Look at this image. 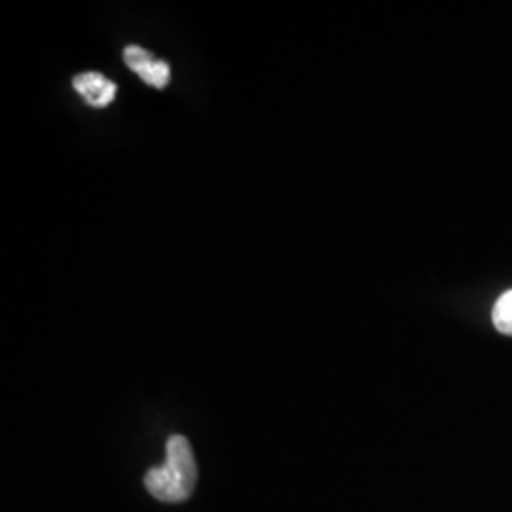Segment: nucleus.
I'll list each match as a JSON object with an SVG mask.
<instances>
[{
    "label": "nucleus",
    "instance_id": "7ed1b4c3",
    "mask_svg": "<svg viewBox=\"0 0 512 512\" xmlns=\"http://www.w3.org/2000/svg\"><path fill=\"white\" fill-rule=\"evenodd\" d=\"M73 86L74 90L82 95V99L95 109L107 107L116 95V84L105 74L95 73V71L76 74Z\"/></svg>",
    "mask_w": 512,
    "mask_h": 512
},
{
    "label": "nucleus",
    "instance_id": "20e7f679",
    "mask_svg": "<svg viewBox=\"0 0 512 512\" xmlns=\"http://www.w3.org/2000/svg\"><path fill=\"white\" fill-rule=\"evenodd\" d=\"M492 321H494L495 329L507 336H512V289L501 294L499 300L495 302Z\"/></svg>",
    "mask_w": 512,
    "mask_h": 512
},
{
    "label": "nucleus",
    "instance_id": "f257e3e1",
    "mask_svg": "<svg viewBox=\"0 0 512 512\" xmlns=\"http://www.w3.org/2000/svg\"><path fill=\"white\" fill-rule=\"evenodd\" d=\"M198 482V465L190 442L173 435L165 444V463L152 467L145 476L148 492L164 503H183Z\"/></svg>",
    "mask_w": 512,
    "mask_h": 512
},
{
    "label": "nucleus",
    "instance_id": "f03ea898",
    "mask_svg": "<svg viewBox=\"0 0 512 512\" xmlns=\"http://www.w3.org/2000/svg\"><path fill=\"white\" fill-rule=\"evenodd\" d=\"M124 61L133 73L139 74L141 80L147 82L148 86H152V88L162 90L171 80L169 65L162 59H156L141 46H128L124 50Z\"/></svg>",
    "mask_w": 512,
    "mask_h": 512
}]
</instances>
